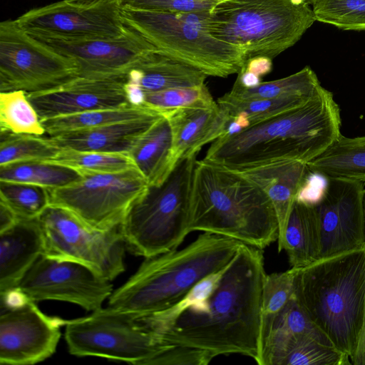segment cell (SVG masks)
<instances>
[{
  "label": "cell",
  "mask_w": 365,
  "mask_h": 365,
  "mask_svg": "<svg viewBox=\"0 0 365 365\" xmlns=\"http://www.w3.org/2000/svg\"><path fill=\"white\" fill-rule=\"evenodd\" d=\"M44 252V237L37 218L20 220L0 232V293L16 289Z\"/></svg>",
  "instance_id": "obj_20"
},
{
  "label": "cell",
  "mask_w": 365,
  "mask_h": 365,
  "mask_svg": "<svg viewBox=\"0 0 365 365\" xmlns=\"http://www.w3.org/2000/svg\"><path fill=\"white\" fill-rule=\"evenodd\" d=\"M324 87L315 72L305 66L289 76L267 82L251 88H245L235 83L232 88L226 93L238 99L278 98L302 97L311 99L317 96Z\"/></svg>",
  "instance_id": "obj_27"
},
{
  "label": "cell",
  "mask_w": 365,
  "mask_h": 365,
  "mask_svg": "<svg viewBox=\"0 0 365 365\" xmlns=\"http://www.w3.org/2000/svg\"><path fill=\"white\" fill-rule=\"evenodd\" d=\"M211 11H192L176 12L175 14L180 20L186 24L208 32V24Z\"/></svg>",
  "instance_id": "obj_42"
},
{
  "label": "cell",
  "mask_w": 365,
  "mask_h": 365,
  "mask_svg": "<svg viewBox=\"0 0 365 365\" xmlns=\"http://www.w3.org/2000/svg\"><path fill=\"white\" fill-rule=\"evenodd\" d=\"M84 3H95V2H100V1H120V0H79Z\"/></svg>",
  "instance_id": "obj_46"
},
{
  "label": "cell",
  "mask_w": 365,
  "mask_h": 365,
  "mask_svg": "<svg viewBox=\"0 0 365 365\" xmlns=\"http://www.w3.org/2000/svg\"><path fill=\"white\" fill-rule=\"evenodd\" d=\"M83 175L71 168L43 160H29L0 166V181L29 183L46 188L61 187Z\"/></svg>",
  "instance_id": "obj_29"
},
{
  "label": "cell",
  "mask_w": 365,
  "mask_h": 365,
  "mask_svg": "<svg viewBox=\"0 0 365 365\" xmlns=\"http://www.w3.org/2000/svg\"><path fill=\"white\" fill-rule=\"evenodd\" d=\"M171 125L178 161L197 154L201 148L222 135L231 120L217 103L207 108H186L163 114Z\"/></svg>",
  "instance_id": "obj_23"
},
{
  "label": "cell",
  "mask_w": 365,
  "mask_h": 365,
  "mask_svg": "<svg viewBox=\"0 0 365 365\" xmlns=\"http://www.w3.org/2000/svg\"><path fill=\"white\" fill-rule=\"evenodd\" d=\"M207 76L195 67L156 51L142 58L126 75L125 87L133 105H140L144 94L205 84Z\"/></svg>",
  "instance_id": "obj_19"
},
{
  "label": "cell",
  "mask_w": 365,
  "mask_h": 365,
  "mask_svg": "<svg viewBox=\"0 0 365 365\" xmlns=\"http://www.w3.org/2000/svg\"><path fill=\"white\" fill-rule=\"evenodd\" d=\"M16 288L35 302H66L88 312L102 308L113 292L110 281L86 265L45 255L37 259Z\"/></svg>",
  "instance_id": "obj_14"
},
{
  "label": "cell",
  "mask_w": 365,
  "mask_h": 365,
  "mask_svg": "<svg viewBox=\"0 0 365 365\" xmlns=\"http://www.w3.org/2000/svg\"><path fill=\"white\" fill-rule=\"evenodd\" d=\"M216 103L205 84L145 93L140 102V105L153 109L162 115L180 108H207Z\"/></svg>",
  "instance_id": "obj_37"
},
{
  "label": "cell",
  "mask_w": 365,
  "mask_h": 365,
  "mask_svg": "<svg viewBox=\"0 0 365 365\" xmlns=\"http://www.w3.org/2000/svg\"><path fill=\"white\" fill-rule=\"evenodd\" d=\"M213 358L205 350L170 344L148 360L145 365H207Z\"/></svg>",
  "instance_id": "obj_40"
},
{
  "label": "cell",
  "mask_w": 365,
  "mask_h": 365,
  "mask_svg": "<svg viewBox=\"0 0 365 365\" xmlns=\"http://www.w3.org/2000/svg\"><path fill=\"white\" fill-rule=\"evenodd\" d=\"M340 108L323 90L307 103L211 143L204 160L232 170L281 161L308 163L341 135Z\"/></svg>",
  "instance_id": "obj_2"
},
{
  "label": "cell",
  "mask_w": 365,
  "mask_h": 365,
  "mask_svg": "<svg viewBox=\"0 0 365 365\" xmlns=\"http://www.w3.org/2000/svg\"><path fill=\"white\" fill-rule=\"evenodd\" d=\"M294 296L351 362L365 323V245L296 269Z\"/></svg>",
  "instance_id": "obj_4"
},
{
  "label": "cell",
  "mask_w": 365,
  "mask_h": 365,
  "mask_svg": "<svg viewBox=\"0 0 365 365\" xmlns=\"http://www.w3.org/2000/svg\"><path fill=\"white\" fill-rule=\"evenodd\" d=\"M46 256L73 260L112 281L125 271L126 244L120 226L94 229L69 210L49 205L38 217Z\"/></svg>",
  "instance_id": "obj_10"
},
{
  "label": "cell",
  "mask_w": 365,
  "mask_h": 365,
  "mask_svg": "<svg viewBox=\"0 0 365 365\" xmlns=\"http://www.w3.org/2000/svg\"><path fill=\"white\" fill-rule=\"evenodd\" d=\"M311 99L302 97L238 99L225 93L217 99V103L231 118L238 113L244 114L251 126L303 106Z\"/></svg>",
  "instance_id": "obj_34"
},
{
  "label": "cell",
  "mask_w": 365,
  "mask_h": 365,
  "mask_svg": "<svg viewBox=\"0 0 365 365\" xmlns=\"http://www.w3.org/2000/svg\"><path fill=\"white\" fill-rule=\"evenodd\" d=\"M33 37L73 60L78 68V77L84 78L125 77L142 58L158 51L129 27L124 34L114 38Z\"/></svg>",
  "instance_id": "obj_16"
},
{
  "label": "cell",
  "mask_w": 365,
  "mask_h": 365,
  "mask_svg": "<svg viewBox=\"0 0 365 365\" xmlns=\"http://www.w3.org/2000/svg\"><path fill=\"white\" fill-rule=\"evenodd\" d=\"M155 114H161L148 107L132 105L118 108L93 110L75 114L41 119V123L48 135L99 127L110 123L133 120Z\"/></svg>",
  "instance_id": "obj_28"
},
{
  "label": "cell",
  "mask_w": 365,
  "mask_h": 365,
  "mask_svg": "<svg viewBox=\"0 0 365 365\" xmlns=\"http://www.w3.org/2000/svg\"><path fill=\"white\" fill-rule=\"evenodd\" d=\"M59 150L47 137L1 132L0 166L22 161L48 160L55 156Z\"/></svg>",
  "instance_id": "obj_35"
},
{
  "label": "cell",
  "mask_w": 365,
  "mask_h": 365,
  "mask_svg": "<svg viewBox=\"0 0 365 365\" xmlns=\"http://www.w3.org/2000/svg\"><path fill=\"white\" fill-rule=\"evenodd\" d=\"M316 21L342 30L365 31V0H314Z\"/></svg>",
  "instance_id": "obj_38"
},
{
  "label": "cell",
  "mask_w": 365,
  "mask_h": 365,
  "mask_svg": "<svg viewBox=\"0 0 365 365\" xmlns=\"http://www.w3.org/2000/svg\"><path fill=\"white\" fill-rule=\"evenodd\" d=\"M314 0H309V1L310 2L311 5H312V4L314 3Z\"/></svg>",
  "instance_id": "obj_48"
},
{
  "label": "cell",
  "mask_w": 365,
  "mask_h": 365,
  "mask_svg": "<svg viewBox=\"0 0 365 365\" xmlns=\"http://www.w3.org/2000/svg\"><path fill=\"white\" fill-rule=\"evenodd\" d=\"M329 182L328 176L309 169L297 191L295 202L309 207H317L327 194Z\"/></svg>",
  "instance_id": "obj_41"
},
{
  "label": "cell",
  "mask_w": 365,
  "mask_h": 365,
  "mask_svg": "<svg viewBox=\"0 0 365 365\" xmlns=\"http://www.w3.org/2000/svg\"><path fill=\"white\" fill-rule=\"evenodd\" d=\"M237 74L235 83L245 88L256 87L262 82L261 77L244 68H242Z\"/></svg>",
  "instance_id": "obj_45"
},
{
  "label": "cell",
  "mask_w": 365,
  "mask_h": 365,
  "mask_svg": "<svg viewBox=\"0 0 365 365\" xmlns=\"http://www.w3.org/2000/svg\"><path fill=\"white\" fill-rule=\"evenodd\" d=\"M76 77L78 68L73 60L33 37L16 20L1 22V92L38 93Z\"/></svg>",
  "instance_id": "obj_12"
},
{
  "label": "cell",
  "mask_w": 365,
  "mask_h": 365,
  "mask_svg": "<svg viewBox=\"0 0 365 365\" xmlns=\"http://www.w3.org/2000/svg\"><path fill=\"white\" fill-rule=\"evenodd\" d=\"M196 155L179 160L167 180L150 187L127 212L120 227L133 254L147 258L176 250L190 232Z\"/></svg>",
  "instance_id": "obj_7"
},
{
  "label": "cell",
  "mask_w": 365,
  "mask_h": 365,
  "mask_svg": "<svg viewBox=\"0 0 365 365\" xmlns=\"http://www.w3.org/2000/svg\"><path fill=\"white\" fill-rule=\"evenodd\" d=\"M242 243L204 232L180 250L147 257L123 285L113 290L107 307L139 317L163 312L205 276L226 266Z\"/></svg>",
  "instance_id": "obj_5"
},
{
  "label": "cell",
  "mask_w": 365,
  "mask_h": 365,
  "mask_svg": "<svg viewBox=\"0 0 365 365\" xmlns=\"http://www.w3.org/2000/svg\"><path fill=\"white\" fill-rule=\"evenodd\" d=\"M19 220V217L11 208L0 201V232L9 229Z\"/></svg>",
  "instance_id": "obj_44"
},
{
  "label": "cell",
  "mask_w": 365,
  "mask_h": 365,
  "mask_svg": "<svg viewBox=\"0 0 365 365\" xmlns=\"http://www.w3.org/2000/svg\"><path fill=\"white\" fill-rule=\"evenodd\" d=\"M150 186L137 168L115 173H89L73 183L47 188L49 205L65 208L88 226L107 230L120 225Z\"/></svg>",
  "instance_id": "obj_11"
},
{
  "label": "cell",
  "mask_w": 365,
  "mask_h": 365,
  "mask_svg": "<svg viewBox=\"0 0 365 365\" xmlns=\"http://www.w3.org/2000/svg\"><path fill=\"white\" fill-rule=\"evenodd\" d=\"M364 184L329 178L327 194L316 207L321 230L319 259L365 245Z\"/></svg>",
  "instance_id": "obj_17"
},
{
  "label": "cell",
  "mask_w": 365,
  "mask_h": 365,
  "mask_svg": "<svg viewBox=\"0 0 365 365\" xmlns=\"http://www.w3.org/2000/svg\"><path fill=\"white\" fill-rule=\"evenodd\" d=\"M263 250L242 243L201 314L183 312L160 334L165 344L205 350L214 357L259 353Z\"/></svg>",
  "instance_id": "obj_1"
},
{
  "label": "cell",
  "mask_w": 365,
  "mask_h": 365,
  "mask_svg": "<svg viewBox=\"0 0 365 365\" xmlns=\"http://www.w3.org/2000/svg\"><path fill=\"white\" fill-rule=\"evenodd\" d=\"M310 5L309 0H222L210 11L208 33L241 48L245 62L272 60L316 21Z\"/></svg>",
  "instance_id": "obj_6"
},
{
  "label": "cell",
  "mask_w": 365,
  "mask_h": 365,
  "mask_svg": "<svg viewBox=\"0 0 365 365\" xmlns=\"http://www.w3.org/2000/svg\"><path fill=\"white\" fill-rule=\"evenodd\" d=\"M310 170L329 178H343L365 185V136L342 135L326 150L307 163Z\"/></svg>",
  "instance_id": "obj_26"
},
{
  "label": "cell",
  "mask_w": 365,
  "mask_h": 365,
  "mask_svg": "<svg viewBox=\"0 0 365 365\" xmlns=\"http://www.w3.org/2000/svg\"><path fill=\"white\" fill-rule=\"evenodd\" d=\"M66 319L42 312L35 302L21 293L1 307L0 363L31 365L56 351Z\"/></svg>",
  "instance_id": "obj_13"
},
{
  "label": "cell",
  "mask_w": 365,
  "mask_h": 365,
  "mask_svg": "<svg viewBox=\"0 0 365 365\" xmlns=\"http://www.w3.org/2000/svg\"><path fill=\"white\" fill-rule=\"evenodd\" d=\"M364 211H365V190H364Z\"/></svg>",
  "instance_id": "obj_47"
},
{
  "label": "cell",
  "mask_w": 365,
  "mask_h": 365,
  "mask_svg": "<svg viewBox=\"0 0 365 365\" xmlns=\"http://www.w3.org/2000/svg\"><path fill=\"white\" fill-rule=\"evenodd\" d=\"M190 231L227 237L264 250L278 240L273 205L254 182L235 170L196 160Z\"/></svg>",
  "instance_id": "obj_3"
},
{
  "label": "cell",
  "mask_w": 365,
  "mask_h": 365,
  "mask_svg": "<svg viewBox=\"0 0 365 365\" xmlns=\"http://www.w3.org/2000/svg\"><path fill=\"white\" fill-rule=\"evenodd\" d=\"M120 6L136 10L158 12L211 11L219 0H120Z\"/></svg>",
  "instance_id": "obj_39"
},
{
  "label": "cell",
  "mask_w": 365,
  "mask_h": 365,
  "mask_svg": "<svg viewBox=\"0 0 365 365\" xmlns=\"http://www.w3.org/2000/svg\"><path fill=\"white\" fill-rule=\"evenodd\" d=\"M120 7L119 1L63 0L31 9L15 20L33 36L114 38L128 30L120 16Z\"/></svg>",
  "instance_id": "obj_15"
},
{
  "label": "cell",
  "mask_w": 365,
  "mask_h": 365,
  "mask_svg": "<svg viewBox=\"0 0 365 365\" xmlns=\"http://www.w3.org/2000/svg\"><path fill=\"white\" fill-rule=\"evenodd\" d=\"M48 163L64 165L76 170L82 175L89 173H115L136 168L128 154L83 151L60 148Z\"/></svg>",
  "instance_id": "obj_31"
},
{
  "label": "cell",
  "mask_w": 365,
  "mask_h": 365,
  "mask_svg": "<svg viewBox=\"0 0 365 365\" xmlns=\"http://www.w3.org/2000/svg\"><path fill=\"white\" fill-rule=\"evenodd\" d=\"M272 59L268 58H255L246 61L242 68L262 77L272 71Z\"/></svg>",
  "instance_id": "obj_43"
},
{
  "label": "cell",
  "mask_w": 365,
  "mask_h": 365,
  "mask_svg": "<svg viewBox=\"0 0 365 365\" xmlns=\"http://www.w3.org/2000/svg\"><path fill=\"white\" fill-rule=\"evenodd\" d=\"M219 1H222V0H219Z\"/></svg>",
  "instance_id": "obj_49"
},
{
  "label": "cell",
  "mask_w": 365,
  "mask_h": 365,
  "mask_svg": "<svg viewBox=\"0 0 365 365\" xmlns=\"http://www.w3.org/2000/svg\"><path fill=\"white\" fill-rule=\"evenodd\" d=\"M283 250L292 268H303L319 259L321 230L316 207L294 202L284 232Z\"/></svg>",
  "instance_id": "obj_25"
},
{
  "label": "cell",
  "mask_w": 365,
  "mask_h": 365,
  "mask_svg": "<svg viewBox=\"0 0 365 365\" xmlns=\"http://www.w3.org/2000/svg\"><path fill=\"white\" fill-rule=\"evenodd\" d=\"M65 340L76 356H99L135 365L145 362L170 344L142 319L108 307L91 315L66 320Z\"/></svg>",
  "instance_id": "obj_9"
},
{
  "label": "cell",
  "mask_w": 365,
  "mask_h": 365,
  "mask_svg": "<svg viewBox=\"0 0 365 365\" xmlns=\"http://www.w3.org/2000/svg\"><path fill=\"white\" fill-rule=\"evenodd\" d=\"M308 170L307 164L301 162L281 161L237 171L257 185L270 200L279 225V252L282 250L297 191Z\"/></svg>",
  "instance_id": "obj_22"
},
{
  "label": "cell",
  "mask_w": 365,
  "mask_h": 365,
  "mask_svg": "<svg viewBox=\"0 0 365 365\" xmlns=\"http://www.w3.org/2000/svg\"><path fill=\"white\" fill-rule=\"evenodd\" d=\"M350 364H352L348 354L307 335L289 344L274 362V365Z\"/></svg>",
  "instance_id": "obj_33"
},
{
  "label": "cell",
  "mask_w": 365,
  "mask_h": 365,
  "mask_svg": "<svg viewBox=\"0 0 365 365\" xmlns=\"http://www.w3.org/2000/svg\"><path fill=\"white\" fill-rule=\"evenodd\" d=\"M0 130L16 134H45L41 119L25 91L0 93Z\"/></svg>",
  "instance_id": "obj_32"
},
{
  "label": "cell",
  "mask_w": 365,
  "mask_h": 365,
  "mask_svg": "<svg viewBox=\"0 0 365 365\" xmlns=\"http://www.w3.org/2000/svg\"><path fill=\"white\" fill-rule=\"evenodd\" d=\"M0 201L20 220L36 219L50 205L46 187L8 181H0Z\"/></svg>",
  "instance_id": "obj_36"
},
{
  "label": "cell",
  "mask_w": 365,
  "mask_h": 365,
  "mask_svg": "<svg viewBox=\"0 0 365 365\" xmlns=\"http://www.w3.org/2000/svg\"><path fill=\"white\" fill-rule=\"evenodd\" d=\"M124 24L160 53L198 68L207 76L226 78L245 64L243 51L180 20L175 13L120 7Z\"/></svg>",
  "instance_id": "obj_8"
},
{
  "label": "cell",
  "mask_w": 365,
  "mask_h": 365,
  "mask_svg": "<svg viewBox=\"0 0 365 365\" xmlns=\"http://www.w3.org/2000/svg\"><path fill=\"white\" fill-rule=\"evenodd\" d=\"M123 78L76 77L53 89L26 93L40 119L132 106Z\"/></svg>",
  "instance_id": "obj_18"
},
{
  "label": "cell",
  "mask_w": 365,
  "mask_h": 365,
  "mask_svg": "<svg viewBox=\"0 0 365 365\" xmlns=\"http://www.w3.org/2000/svg\"><path fill=\"white\" fill-rule=\"evenodd\" d=\"M295 272L296 269L291 267L284 272L266 274L264 277L259 352L269 333L274 319L294 294Z\"/></svg>",
  "instance_id": "obj_30"
},
{
  "label": "cell",
  "mask_w": 365,
  "mask_h": 365,
  "mask_svg": "<svg viewBox=\"0 0 365 365\" xmlns=\"http://www.w3.org/2000/svg\"><path fill=\"white\" fill-rule=\"evenodd\" d=\"M162 114L47 136L59 148L128 154Z\"/></svg>",
  "instance_id": "obj_21"
},
{
  "label": "cell",
  "mask_w": 365,
  "mask_h": 365,
  "mask_svg": "<svg viewBox=\"0 0 365 365\" xmlns=\"http://www.w3.org/2000/svg\"><path fill=\"white\" fill-rule=\"evenodd\" d=\"M128 155L150 187L161 185L178 163L168 119L164 115L158 119Z\"/></svg>",
  "instance_id": "obj_24"
}]
</instances>
